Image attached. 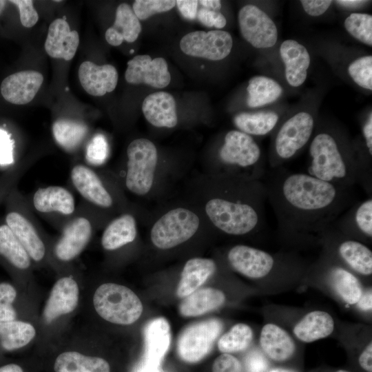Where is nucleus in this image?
Returning a JSON list of instances; mask_svg holds the SVG:
<instances>
[{"label": "nucleus", "instance_id": "obj_58", "mask_svg": "<svg viewBox=\"0 0 372 372\" xmlns=\"http://www.w3.org/2000/svg\"><path fill=\"white\" fill-rule=\"evenodd\" d=\"M205 8L218 11L221 8V2L218 0H201L198 1Z\"/></svg>", "mask_w": 372, "mask_h": 372}, {"label": "nucleus", "instance_id": "obj_2", "mask_svg": "<svg viewBox=\"0 0 372 372\" xmlns=\"http://www.w3.org/2000/svg\"><path fill=\"white\" fill-rule=\"evenodd\" d=\"M225 178L227 192L207 201V216L216 228L228 235L258 231L265 225L267 192L263 182Z\"/></svg>", "mask_w": 372, "mask_h": 372}, {"label": "nucleus", "instance_id": "obj_26", "mask_svg": "<svg viewBox=\"0 0 372 372\" xmlns=\"http://www.w3.org/2000/svg\"><path fill=\"white\" fill-rule=\"evenodd\" d=\"M260 344L266 356L277 362L287 360L296 350L295 343L289 334L279 326L271 323L262 327Z\"/></svg>", "mask_w": 372, "mask_h": 372}, {"label": "nucleus", "instance_id": "obj_33", "mask_svg": "<svg viewBox=\"0 0 372 372\" xmlns=\"http://www.w3.org/2000/svg\"><path fill=\"white\" fill-rule=\"evenodd\" d=\"M334 329V321L327 312L313 311L306 314L293 328V333L304 342L328 337Z\"/></svg>", "mask_w": 372, "mask_h": 372}, {"label": "nucleus", "instance_id": "obj_31", "mask_svg": "<svg viewBox=\"0 0 372 372\" xmlns=\"http://www.w3.org/2000/svg\"><path fill=\"white\" fill-rule=\"evenodd\" d=\"M225 302V296L222 291L203 288L186 296L179 306V311L183 316L196 317L217 309Z\"/></svg>", "mask_w": 372, "mask_h": 372}, {"label": "nucleus", "instance_id": "obj_51", "mask_svg": "<svg viewBox=\"0 0 372 372\" xmlns=\"http://www.w3.org/2000/svg\"><path fill=\"white\" fill-rule=\"evenodd\" d=\"M267 367V360L260 351L253 350L245 356V372H265Z\"/></svg>", "mask_w": 372, "mask_h": 372}, {"label": "nucleus", "instance_id": "obj_38", "mask_svg": "<svg viewBox=\"0 0 372 372\" xmlns=\"http://www.w3.org/2000/svg\"><path fill=\"white\" fill-rule=\"evenodd\" d=\"M279 120L273 112H242L234 118L236 127L249 135L264 136L271 132Z\"/></svg>", "mask_w": 372, "mask_h": 372}, {"label": "nucleus", "instance_id": "obj_4", "mask_svg": "<svg viewBox=\"0 0 372 372\" xmlns=\"http://www.w3.org/2000/svg\"><path fill=\"white\" fill-rule=\"evenodd\" d=\"M222 178L262 180L267 169L261 149L253 137L239 130L229 131L218 153Z\"/></svg>", "mask_w": 372, "mask_h": 372}, {"label": "nucleus", "instance_id": "obj_47", "mask_svg": "<svg viewBox=\"0 0 372 372\" xmlns=\"http://www.w3.org/2000/svg\"><path fill=\"white\" fill-rule=\"evenodd\" d=\"M10 3L16 5L19 10L21 24L26 28L34 26L39 19V15L31 0H12Z\"/></svg>", "mask_w": 372, "mask_h": 372}, {"label": "nucleus", "instance_id": "obj_17", "mask_svg": "<svg viewBox=\"0 0 372 372\" xmlns=\"http://www.w3.org/2000/svg\"><path fill=\"white\" fill-rule=\"evenodd\" d=\"M125 79L132 84L145 83L155 88H164L171 81L165 59H152L149 55H137L127 62Z\"/></svg>", "mask_w": 372, "mask_h": 372}, {"label": "nucleus", "instance_id": "obj_59", "mask_svg": "<svg viewBox=\"0 0 372 372\" xmlns=\"http://www.w3.org/2000/svg\"><path fill=\"white\" fill-rule=\"evenodd\" d=\"M0 372H23V371L19 364L8 363L0 366Z\"/></svg>", "mask_w": 372, "mask_h": 372}, {"label": "nucleus", "instance_id": "obj_8", "mask_svg": "<svg viewBox=\"0 0 372 372\" xmlns=\"http://www.w3.org/2000/svg\"><path fill=\"white\" fill-rule=\"evenodd\" d=\"M59 225L61 234L54 245V254L59 261L67 262L76 258L92 237L96 225L94 208L83 201L75 213Z\"/></svg>", "mask_w": 372, "mask_h": 372}, {"label": "nucleus", "instance_id": "obj_18", "mask_svg": "<svg viewBox=\"0 0 372 372\" xmlns=\"http://www.w3.org/2000/svg\"><path fill=\"white\" fill-rule=\"evenodd\" d=\"M43 81V75L37 71L18 72L3 80L1 93L8 102L15 105H24L32 101Z\"/></svg>", "mask_w": 372, "mask_h": 372}, {"label": "nucleus", "instance_id": "obj_57", "mask_svg": "<svg viewBox=\"0 0 372 372\" xmlns=\"http://www.w3.org/2000/svg\"><path fill=\"white\" fill-rule=\"evenodd\" d=\"M368 1H358V0H340L336 1L335 3L340 6L347 8H358L364 6L368 3Z\"/></svg>", "mask_w": 372, "mask_h": 372}, {"label": "nucleus", "instance_id": "obj_50", "mask_svg": "<svg viewBox=\"0 0 372 372\" xmlns=\"http://www.w3.org/2000/svg\"><path fill=\"white\" fill-rule=\"evenodd\" d=\"M198 20L205 26L215 27L218 29L224 28L227 21L224 15L218 11L201 8L197 12Z\"/></svg>", "mask_w": 372, "mask_h": 372}, {"label": "nucleus", "instance_id": "obj_29", "mask_svg": "<svg viewBox=\"0 0 372 372\" xmlns=\"http://www.w3.org/2000/svg\"><path fill=\"white\" fill-rule=\"evenodd\" d=\"M137 235L136 220L129 213L121 214L105 227L101 242L107 251L116 250L133 242Z\"/></svg>", "mask_w": 372, "mask_h": 372}, {"label": "nucleus", "instance_id": "obj_62", "mask_svg": "<svg viewBox=\"0 0 372 372\" xmlns=\"http://www.w3.org/2000/svg\"><path fill=\"white\" fill-rule=\"evenodd\" d=\"M6 1L0 0V14L3 11Z\"/></svg>", "mask_w": 372, "mask_h": 372}, {"label": "nucleus", "instance_id": "obj_48", "mask_svg": "<svg viewBox=\"0 0 372 372\" xmlns=\"http://www.w3.org/2000/svg\"><path fill=\"white\" fill-rule=\"evenodd\" d=\"M212 372H245L240 361L228 353H223L214 362Z\"/></svg>", "mask_w": 372, "mask_h": 372}, {"label": "nucleus", "instance_id": "obj_49", "mask_svg": "<svg viewBox=\"0 0 372 372\" xmlns=\"http://www.w3.org/2000/svg\"><path fill=\"white\" fill-rule=\"evenodd\" d=\"M14 140L5 130L0 129V165L12 167L14 165L13 159Z\"/></svg>", "mask_w": 372, "mask_h": 372}, {"label": "nucleus", "instance_id": "obj_27", "mask_svg": "<svg viewBox=\"0 0 372 372\" xmlns=\"http://www.w3.org/2000/svg\"><path fill=\"white\" fill-rule=\"evenodd\" d=\"M141 31L139 19L132 8L125 3L116 8L114 24L105 32L107 42L113 45H120L123 41H135Z\"/></svg>", "mask_w": 372, "mask_h": 372}, {"label": "nucleus", "instance_id": "obj_16", "mask_svg": "<svg viewBox=\"0 0 372 372\" xmlns=\"http://www.w3.org/2000/svg\"><path fill=\"white\" fill-rule=\"evenodd\" d=\"M227 260L234 270L254 279L268 276L276 264L271 254L244 245L232 247L227 253Z\"/></svg>", "mask_w": 372, "mask_h": 372}, {"label": "nucleus", "instance_id": "obj_1", "mask_svg": "<svg viewBox=\"0 0 372 372\" xmlns=\"http://www.w3.org/2000/svg\"><path fill=\"white\" fill-rule=\"evenodd\" d=\"M267 200L280 233L296 238L322 234L355 203L353 187L316 178L281 167L263 176Z\"/></svg>", "mask_w": 372, "mask_h": 372}, {"label": "nucleus", "instance_id": "obj_61", "mask_svg": "<svg viewBox=\"0 0 372 372\" xmlns=\"http://www.w3.org/2000/svg\"><path fill=\"white\" fill-rule=\"evenodd\" d=\"M269 372H293V371L291 370L285 369H282V368H276V369H271Z\"/></svg>", "mask_w": 372, "mask_h": 372}, {"label": "nucleus", "instance_id": "obj_9", "mask_svg": "<svg viewBox=\"0 0 372 372\" xmlns=\"http://www.w3.org/2000/svg\"><path fill=\"white\" fill-rule=\"evenodd\" d=\"M125 185L134 195H146L151 189L158 161L154 144L146 138L132 141L127 148Z\"/></svg>", "mask_w": 372, "mask_h": 372}, {"label": "nucleus", "instance_id": "obj_14", "mask_svg": "<svg viewBox=\"0 0 372 372\" xmlns=\"http://www.w3.org/2000/svg\"><path fill=\"white\" fill-rule=\"evenodd\" d=\"M70 177L74 189L92 207L108 209L114 206L113 196L100 175L90 166L74 165L70 169Z\"/></svg>", "mask_w": 372, "mask_h": 372}, {"label": "nucleus", "instance_id": "obj_22", "mask_svg": "<svg viewBox=\"0 0 372 372\" xmlns=\"http://www.w3.org/2000/svg\"><path fill=\"white\" fill-rule=\"evenodd\" d=\"M79 287L70 277L59 279L54 285L44 309L45 320L50 322L56 318L74 311L78 304Z\"/></svg>", "mask_w": 372, "mask_h": 372}, {"label": "nucleus", "instance_id": "obj_19", "mask_svg": "<svg viewBox=\"0 0 372 372\" xmlns=\"http://www.w3.org/2000/svg\"><path fill=\"white\" fill-rule=\"evenodd\" d=\"M332 225L344 236L353 239L361 236L372 238V198L356 201L342 213Z\"/></svg>", "mask_w": 372, "mask_h": 372}, {"label": "nucleus", "instance_id": "obj_23", "mask_svg": "<svg viewBox=\"0 0 372 372\" xmlns=\"http://www.w3.org/2000/svg\"><path fill=\"white\" fill-rule=\"evenodd\" d=\"M280 54L285 65L287 83L292 87L303 84L310 65V55L307 48L295 40L287 39L280 45Z\"/></svg>", "mask_w": 372, "mask_h": 372}, {"label": "nucleus", "instance_id": "obj_53", "mask_svg": "<svg viewBox=\"0 0 372 372\" xmlns=\"http://www.w3.org/2000/svg\"><path fill=\"white\" fill-rule=\"evenodd\" d=\"M180 14L187 19L194 20L196 17L198 1L178 0L176 1Z\"/></svg>", "mask_w": 372, "mask_h": 372}, {"label": "nucleus", "instance_id": "obj_46", "mask_svg": "<svg viewBox=\"0 0 372 372\" xmlns=\"http://www.w3.org/2000/svg\"><path fill=\"white\" fill-rule=\"evenodd\" d=\"M108 151V144L105 136L96 134L87 145L85 158L90 164L99 165L107 158Z\"/></svg>", "mask_w": 372, "mask_h": 372}, {"label": "nucleus", "instance_id": "obj_25", "mask_svg": "<svg viewBox=\"0 0 372 372\" xmlns=\"http://www.w3.org/2000/svg\"><path fill=\"white\" fill-rule=\"evenodd\" d=\"M145 364L158 367L170 344V327L164 318L149 321L144 331Z\"/></svg>", "mask_w": 372, "mask_h": 372}, {"label": "nucleus", "instance_id": "obj_39", "mask_svg": "<svg viewBox=\"0 0 372 372\" xmlns=\"http://www.w3.org/2000/svg\"><path fill=\"white\" fill-rule=\"evenodd\" d=\"M328 276L337 293L349 304H355L361 297L363 291L360 282L349 270L335 265L331 267Z\"/></svg>", "mask_w": 372, "mask_h": 372}, {"label": "nucleus", "instance_id": "obj_44", "mask_svg": "<svg viewBox=\"0 0 372 372\" xmlns=\"http://www.w3.org/2000/svg\"><path fill=\"white\" fill-rule=\"evenodd\" d=\"M176 1L169 0H136L132 10L138 19L145 20L152 15L172 10Z\"/></svg>", "mask_w": 372, "mask_h": 372}, {"label": "nucleus", "instance_id": "obj_28", "mask_svg": "<svg viewBox=\"0 0 372 372\" xmlns=\"http://www.w3.org/2000/svg\"><path fill=\"white\" fill-rule=\"evenodd\" d=\"M216 269V262L211 259H189L183 269L176 295L180 298H185L196 291L214 273Z\"/></svg>", "mask_w": 372, "mask_h": 372}, {"label": "nucleus", "instance_id": "obj_24", "mask_svg": "<svg viewBox=\"0 0 372 372\" xmlns=\"http://www.w3.org/2000/svg\"><path fill=\"white\" fill-rule=\"evenodd\" d=\"M142 111L146 120L155 127L172 128L177 124L176 101L168 92H156L146 96Z\"/></svg>", "mask_w": 372, "mask_h": 372}, {"label": "nucleus", "instance_id": "obj_32", "mask_svg": "<svg viewBox=\"0 0 372 372\" xmlns=\"http://www.w3.org/2000/svg\"><path fill=\"white\" fill-rule=\"evenodd\" d=\"M0 260L17 271L29 269L32 260L3 219H0Z\"/></svg>", "mask_w": 372, "mask_h": 372}, {"label": "nucleus", "instance_id": "obj_13", "mask_svg": "<svg viewBox=\"0 0 372 372\" xmlns=\"http://www.w3.org/2000/svg\"><path fill=\"white\" fill-rule=\"evenodd\" d=\"M242 37L256 48H269L278 40V30L273 20L258 7L248 4L238 12Z\"/></svg>", "mask_w": 372, "mask_h": 372}, {"label": "nucleus", "instance_id": "obj_45", "mask_svg": "<svg viewBox=\"0 0 372 372\" xmlns=\"http://www.w3.org/2000/svg\"><path fill=\"white\" fill-rule=\"evenodd\" d=\"M17 292L13 285L0 283V322L15 320L17 311L13 306Z\"/></svg>", "mask_w": 372, "mask_h": 372}, {"label": "nucleus", "instance_id": "obj_60", "mask_svg": "<svg viewBox=\"0 0 372 372\" xmlns=\"http://www.w3.org/2000/svg\"><path fill=\"white\" fill-rule=\"evenodd\" d=\"M137 372H159L158 367H154L145 364Z\"/></svg>", "mask_w": 372, "mask_h": 372}, {"label": "nucleus", "instance_id": "obj_43", "mask_svg": "<svg viewBox=\"0 0 372 372\" xmlns=\"http://www.w3.org/2000/svg\"><path fill=\"white\" fill-rule=\"evenodd\" d=\"M348 73L353 81L366 90H372V56H364L355 59L348 67Z\"/></svg>", "mask_w": 372, "mask_h": 372}, {"label": "nucleus", "instance_id": "obj_30", "mask_svg": "<svg viewBox=\"0 0 372 372\" xmlns=\"http://www.w3.org/2000/svg\"><path fill=\"white\" fill-rule=\"evenodd\" d=\"M339 233L341 236L340 231ZM344 238L340 236L341 239L335 247L339 258L358 273L364 276L371 275V250L362 242L344 235Z\"/></svg>", "mask_w": 372, "mask_h": 372}, {"label": "nucleus", "instance_id": "obj_41", "mask_svg": "<svg viewBox=\"0 0 372 372\" xmlns=\"http://www.w3.org/2000/svg\"><path fill=\"white\" fill-rule=\"evenodd\" d=\"M346 30L359 41L372 45V15L366 13H351L344 20Z\"/></svg>", "mask_w": 372, "mask_h": 372}, {"label": "nucleus", "instance_id": "obj_21", "mask_svg": "<svg viewBox=\"0 0 372 372\" xmlns=\"http://www.w3.org/2000/svg\"><path fill=\"white\" fill-rule=\"evenodd\" d=\"M79 44V36L76 30H71L64 19H56L50 25L45 42L47 54L55 59L71 60Z\"/></svg>", "mask_w": 372, "mask_h": 372}, {"label": "nucleus", "instance_id": "obj_12", "mask_svg": "<svg viewBox=\"0 0 372 372\" xmlns=\"http://www.w3.org/2000/svg\"><path fill=\"white\" fill-rule=\"evenodd\" d=\"M232 45L231 34L223 30L192 32L180 41V50L185 54L211 61L226 58L231 52Z\"/></svg>", "mask_w": 372, "mask_h": 372}, {"label": "nucleus", "instance_id": "obj_10", "mask_svg": "<svg viewBox=\"0 0 372 372\" xmlns=\"http://www.w3.org/2000/svg\"><path fill=\"white\" fill-rule=\"evenodd\" d=\"M199 225V218L194 211L185 207L174 208L154 224L150 232L151 240L158 249H172L191 238Z\"/></svg>", "mask_w": 372, "mask_h": 372}, {"label": "nucleus", "instance_id": "obj_15", "mask_svg": "<svg viewBox=\"0 0 372 372\" xmlns=\"http://www.w3.org/2000/svg\"><path fill=\"white\" fill-rule=\"evenodd\" d=\"M29 202L34 211L54 218V223L59 225L76 210L75 198L72 192L59 185L38 188Z\"/></svg>", "mask_w": 372, "mask_h": 372}, {"label": "nucleus", "instance_id": "obj_40", "mask_svg": "<svg viewBox=\"0 0 372 372\" xmlns=\"http://www.w3.org/2000/svg\"><path fill=\"white\" fill-rule=\"evenodd\" d=\"M253 339V331L249 326L236 324L223 335L218 342V347L223 353L230 354L245 350Z\"/></svg>", "mask_w": 372, "mask_h": 372}, {"label": "nucleus", "instance_id": "obj_35", "mask_svg": "<svg viewBox=\"0 0 372 372\" xmlns=\"http://www.w3.org/2000/svg\"><path fill=\"white\" fill-rule=\"evenodd\" d=\"M56 372H110V365L105 360L90 357L76 351L65 352L56 359Z\"/></svg>", "mask_w": 372, "mask_h": 372}, {"label": "nucleus", "instance_id": "obj_52", "mask_svg": "<svg viewBox=\"0 0 372 372\" xmlns=\"http://www.w3.org/2000/svg\"><path fill=\"white\" fill-rule=\"evenodd\" d=\"M304 10L310 16L318 17L324 14L332 3L330 0H302Z\"/></svg>", "mask_w": 372, "mask_h": 372}, {"label": "nucleus", "instance_id": "obj_20", "mask_svg": "<svg viewBox=\"0 0 372 372\" xmlns=\"http://www.w3.org/2000/svg\"><path fill=\"white\" fill-rule=\"evenodd\" d=\"M79 78L87 93L94 96H101L116 88L118 74L112 65H98L91 61H85L79 67Z\"/></svg>", "mask_w": 372, "mask_h": 372}, {"label": "nucleus", "instance_id": "obj_34", "mask_svg": "<svg viewBox=\"0 0 372 372\" xmlns=\"http://www.w3.org/2000/svg\"><path fill=\"white\" fill-rule=\"evenodd\" d=\"M52 129L56 143L68 152L76 151L88 133V127L85 123L68 118L57 119Z\"/></svg>", "mask_w": 372, "mask_h": 372}, {"label": "nucleus", "instance_id": "obj_63", "mask_svg": "<svg viewBox=\"0 0 372 372\" xmlns=\"http://www.w3.org/2000/svg\"><path fill=\"white\" fill-rule=\"evenodd\" d=\"M335 372H350V371H346V370L340 369V370H338V371H335Z\"/></svg>", "mask_w": 372, "mask_h": 372}, {"label": "nucleus", "instance_id": "obj_36", "mask_svg": "<svg viewBox=\"0 0 372 372\" xmlns=\"http://www.w3.org/2000/svg\"><path fill=\"white\" fill-rule=\"evenodd\" d=\"M35 333L28 322L17 320L0 322V348L6 351L21 349L32 340Z\"/></svg>", "mask_w": 372, "mask_h": 372}, {"label": "nucleus", "instance_id": "obj_55", "mask_svg": "<svg viewBox=\"0 0 372 372\" xmlns=\"http://www.w3.org/2000/svg\"><path fill=\"white\" fill-rule=\"evenodd\" d=\"M362 136L364 137L366 146L372 152V113L370 112L367 119L362 125Z\"/></svg>", "mask_w": 372, "mask_h": 372}, {"label": "nucleus", "instance_id": "obj_5", "mask_svg": "<svg viewBox=\"0 0 372 372\" xmlns=\"http://www.w3.org/2000/svg\"><path fill=\"white\" fill-rule=\"evenodd\" d=\"M3 220L34 262L43 260L47 253L40 225L28 198L15 187L3 202Z\"/></svg>", "mask_w": 372, "mask_h": 372}, {"label": "nucleus", "instance_id": "obj_7", "mask_svg": "<svg viewBox=\"0 0 372 372\" xmlns=\"http://www.w3.org/2000/svg\"><path fill=\"white\" fill-rule=\"evenodd\" d=\"M315 127L313 116L301 111L287 119L276 131L269 158V169L281 167L309 142Z\"/></svg>", "mask_w": 372, "mask_h": 372}, {"label": "nucleus", "instance_id": "obj_3", "mask_svg": "<svg viewBox=\"0 0 372 372\" xmlns=\"http://www.w3.org/2000/svg\"><path fill=\"white\" fill-rule=\"evenodd\" d=\"M345 146L331 132H318L309 145L307 174L326 182L353 187L358 184V171L353 149Z\"/></svg>", "mask_w": 372, "mask_h": 372}, {"label": "nucleus", "instance_id": "obj_42", "mask_svg": "<svg viewBox=\"0 0 372 372\" xmlns=\"http://www.w3.org/2000/svg\"><path fill=\"white\" fill-rule=\"evenodd\" d=\"M30 163L25 161L15 163L0 174V204L5 201L11 192L29 169Z\"/></svg>", "mask_w": 372, "mask_h": 372}, {"label": "nucleus", "instance_id": "obj_56", "mask_svg": "<svg viewBox=\"0 0 372 372\" xmlns=\"http://www.w3.org/2000/svg\"><path fill=\"white\" fill-rule=\"evenodd\" d=\"M358 307L364 311L371 310L372 309V292L369 289L363 292L359 300L356 303Z\"/></svg>", "mask_w": 372, "mask_h": 372}, {"label": "nucleus", "instance_id": "obj_54", "mask_svg": "<svg viewBox=\"0 0 372 372\" xmlns=\"http://www.w3.org/2000/svg\"><path fill=\"white\" fill-rule=\"evenodd\" d=\"M360 366L367 372L372 371V342H370L358 358Z\"/></svg>", "mask_w": 372, "mask_h": 372}, {"label": "nucleus", "instance_id": "obj_6", "mask_svg": "<svg viewBox=\"0 0 372 372\" xmlns=\"http://www.w3.org/2000/svg\"><path fill=\"white\" fill-rule=\"evenodd\" d=\"M93 302L101 318L118 324H131L143 312V304L138 297L129 288L114 283L99 287Z\"/></svg>", "mask_w": 372, "mask_h": 372}, {"label": "nucleus", "instance_id": "obj_37", "mask_svg": "<svg viewBox=\"0 0 372 372\" xmlns=\"http://www.w3.org/2000/svg\"><path fill=\"white\" fill-rule=\"evenodd\" d=\"M247 103L250 107L263 106L276 101L282 94V87L265 76H254L249 81Z\"/></svg>", "mask_w": 372, "mask_h": 372}, {"label": "nucleus", "instance_id": "obj_11", "mask_svg": "<svg viewBox=\"0 0 372 372\" xmlns=\"http://www.w3.org/2000/svg\"><path fill=\"white\" fill-rule=\"evenodd\" d=\"M222 329L223 323L218 319L206 320L188 326L178 340V355L190 363L201 360L211 351Z\"/></svg>", "mask_w": 372, "mask_h": 372}]
</instances>
